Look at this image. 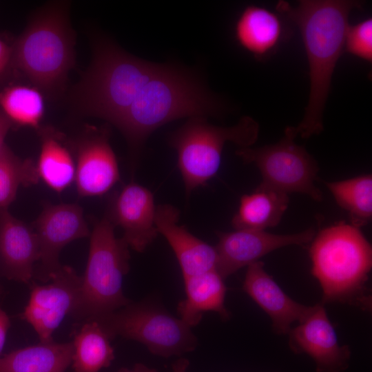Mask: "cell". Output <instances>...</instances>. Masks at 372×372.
I'll return each mask as SVG.
<instances>
[{
	"label": "cell",
	"instance_id": "obj_19",
	"mask_svg": "<svg viewBox=\"0 0 372 372\" xmlns=\"http://www.w3.org/2000/svg\"><path fill=\"white\" fill-rule=\"evenodd\" d=\"M40 153L37 169L39 179L56 192L67 189L75 178L76 163L70 141L50 125L37 130Z\"/></svg>",
	"mask_w": 372,
	"mask_h": 372
},
{
	"label": "cell",
	"instance_id": "obj_3",
	"mask_svg": "<svg viewBox=\"0 0 372 372\" xmlns=\"http://www.w3.org/2000/svg\"><path fill=\"white\" fill-rule=\"evenodd\" d=\"M223 112V103L196 73L162 64L116 128L136 166L146 140L158 128L182 118L219 116Z\"/></svg>",
	"mask_w": 372,
	"mask_h": 372
},
{
	"label": "cell",
	"instance_id": "obj_26",
	"mask_svg": "<svg viewBox=\"0 0 372 372\" xmlns=\"http://www.w3.org/2000/svg\"><path fill=\"white\" fill-rule=\"evenodd\" d=\"M43 96L32 85H8L0 91V111L12 125L37 130L44 114Z\"/></svg>",
	"mask_w": 372,
	"mask_h": 372
},
{
	"label": "cell",
	"instance_id": "obj_6",
	"mask_svg": "<svg viewBox=\"0 0 372 372\" xmlns=\"http://www.w3.org/2000/svg\"><path fill=\"white\" fill-rule=\"evenodd\" d=\"M115 226L105 216L90 233L86 268L76 309L72 317L80 322L115 311L130 302L123 291V280L130 269L129 246L116 237Z\"/></svg>",
	"mask_w": 372,
	"mask_h": 372
},
{
	"label": "cell",
	"instance_id": "obj_16",
	"mask_svg": "<svg viewBox=\"0 0 372 372\" xmlns=\"http://www.w3.org/2000/svg\"><path fill=\"white\" fill-rule=\"evenodd\" d=\"M39 258V243L33 227L0 209V271L9 280L30 283Z\"/></svg>",
	"mask_w": 372,
	"mask_h": 372
},
{
	"label": "cell",
	"instance_id": "obj_32",
	"mask_svg": "<svg viewBox=\"0 0 372 372\" xmlns=\"http://www.w3.org/2000/svg\"><path fill=\"white\" fill-rule=\"evenodd\" d=\"M117 372H157L155 369L149 368L143 364H136L131 369L122 368Z\"/></svg>",
	"mask_w": 372,
	"mask_h": 372
},
{
	"label": "cell",
	"instance_id": "obj_28",
	"mask_svg": "<svg viewBox=\"0 0 372 372\" xmlns=\"http://www.w3.org/2000/svg\"><path fill=\"white\" fill-rule=\"evenodd\" d=\"M344 49L366 61H372V20L366 19L349 25L344 39Z\"/></svg>",
	"mask_w": 372,
	"mask_h": 372
},
{
	"label": "cell",
	"instance_id": "obj_14",
	"mask_svg": "<svg viewBox=\"0 0 372 372\" xmlns=\"http://www.w3.org/2000/svg\"><path fill=\"white\" fill-rule=\"evenodd\" d=\"M155 212L152 192L132 182L111 198L105 215L115 227L123 229L122 238L129 247L141 253L158 234Z\"/></svg>",
	"mask_w": 372,
	"mask_h": 372
},
{
	"label": "cell",
	"instance_id": "obj_27",
	"mask_svg": "<svg viewBox=\"0 0 372 372\" xmlns=\"http://www.w3.org/2000/svg\"><path fill=\"white\" fill-rule=\"evenodd\" d=\"M39 180L36 163L20 158L6 145L0 154V209L8 207L21 186L35 185Z\"/></svg>",
	"mask_w": 372,
	"mask_h": 372
},
{
	"label": "cell",
	"instance_id": "obj_1",
	"mask_svg": "<svg viewBox=\"0 0 372 372\" xmlns=\"http://www.w3.org/2000/svg\"><path fill=\"white\" fill-rule=\"evenodd\" d=\"M361 3L349 0H302L298 6L280 1L276 10L298 28L309 65V94L298 135L309 138L323 130V113L336 63L344 48L351 11Z\"/></svg>",
	"mask_w": 372,
	"mask_h": 372
},
{
	"label": "cell",
	"instance_id": "obj_18",
	"mask_svg": "<svg viewBox=\"0 0 372 372\" xmlns=\"http://www.w3.org/2000/svg\"><path fill=\"white\" fill-rule=\"evenodd\" d=\"M242 289L269 316L274 331L280 334L289 333L291 324L300 322L311 308L287 295L267 273L261 261L247 266Z\"/></svg>",
	"mask_w": 372,
	"mask_h": 372
},
{
	"label": "cell",
	"instance_id": "obj_17",
	"mask_svg": "<svg viewBox=\"0 0 372 372\" xmlns=\"http://www.w3.org/2000/svg\"><path fill=\"white\" fill-rule=\"evenodd\" d=\"M180 212L174 206H156L155 225L174 252L183 278L216 270V248L178 225Z\"/></svg>",
	"mask_w": 372,
	"mask_h": 372
},
{
	"label": "cell",
	"instance_id": "obj_30",
	"mask_svg": "<svg viewBox=\"0 0 372 372\" xmlns=\"http://www.w3.org/2000/svg\"><path fill=\"white\" fill-rule=\"evenodd\" d=\"M10 327V320L8 316L0 308V358Z\"/></svg>",
	"mask_w": 372,
	"mask_h": 372
},
{
	"label": "cell",
	"instance_id": "obj_24",
	"mask_svg": "<svg viewBox=\"0 0 372 372\" xmlns=\"http://www.w3.org/2000/svg\"><path fill=\"white\" fill-rule=\"evenodd\" d=\"M81 324L72 342V372H100L114 359L111 339L94 320L82 321Z\"/></svg>",
	"mask_w": 372,
	"mask_h": 372
},
{
	"label": "cell",
	"instance_id": "obj_11",
	"mask_svg": "<svg viewBox=\"0 0 372 372\" xmlns=\"http://www.w3.org/2000/svg\"><path fill=\"white\" fill-rule=\"evenodd\" d=\"M81 276L62 265L45 285L35 282L22 318L37 333L40 342L53 340L52 335L66 316L73 314L79 299Z\"/></svg>",
	"mask_w": 372,
	"mask_h": 372
},
{
	"label": "cell",
	"instance_id": "obj_13",
	"mask_svg": "<svg viewBox=\"0 0 372 372\" xmlns=\"http://www.w3.org/2000/svg\"><path fill=\"white\" fill-rule=\"evenodd\" d=\"M316 234L313 227L292 234H274L265 230L250 229L219 232L218 242L215 247L216 271L225 279L276 249L307 244Z\"/></svg>",
	"mask_w": 372,
	"mask_h": 372
},
{
	"label": "cell",
	"instance_id": "obj_33",
	"mask_svg": "<svg viewBox=\"0 0 372 372\" xmlns=\"http://www.w3.org/2000/svg\"><path fill=\"white\" fill-rule=\"evenodd\" d=\"M189 362L185 358H179L172 365V372H187Z\"/></svg>",
	"mask_w": 372,
	"mask_h": 372
},
{
	"label": "cell",
	"instance_id": "obj_21",
	"mask_svg": "<svg viewBox=\"0 0 372 372\" xmlns=\"http://www.w3.org/2000/svg\"><path fill=\"white\" fill-rule=\"evenodd\" d=\"M282 32L281 20L276 13L254 5L243 10L234 27L238 43L257 58L274 51L281 41Z\"/></svg>",
	"mask_w": 372,
	"mask_h": 372
},
{
	"label": "cell",
	"instance_id": "obj_31",
	"mask_svg": "<svg viewBox=\"0 0 372 372\" xmlns=\"http://www.w3.org/2000/svg\"><path fill=\"white\" fill-rule=\"evenodd\" d=\"M12 126L10 121L0 111V154L6 145L5 139Z\"/></svg>",
	"mask_w": 372,
	"mask_h": 372
},
{
	"label": "cell",
	"instance_id": "obj_7",
	"mask_svg": "<svg viewBox=\"0 0 372 372\" xmlns=\"http://www.w3.org/2000/svg\"><path fill=\"white\" fill-rule=\"evenodd\" d=\"M258 133L259 124L249 116L242 117L229 127L211 125L203 116L188 118L169 138V145L177 152L187 196L216 175L227 142L239 148L250 147Z\"/></svg>",
	"mask_w": 372,
	"mask_h": 372
},
{
	"label": "cell",
	"instance_id": "obj_9",
	"mask_svg": "<svg viewBox=\"0 0 372 372\" xmlns=\"http://www.w3.org/2000/svg\"><path fill=\"white\" fill-rule=\"evenodd\" d=\"M298 134L288 126L278 143L260 147L239 148L236 154L245 163L254 164L262 176L260 185L285 194L297 192L320 202L322 194L316 186L319 167L313 156L296 144Z\"/></svg>",
	"mask_w": 372,
	"mask_h": 372
},
{
	"label": "cell",
	"instance_id": "obj_25",
	"mask_svg": "<svg viewBox=\"0 0 372 372\" xmlns=\"http://www.w3.org/2000/svg\"><path fill=\"white\" fill-rule=\"evenodd\" d=\"M338 205L348 214L351 225L360 228L372 218V176L361 175L340 181L326 182Z\"/></svg>",
	"mask_w": 372,
	"mask_h": 372
},
{
	"label": "cell",
	"instance_id": "obj_4",
	"mask_svg": "<svg viewBox=\"0 0 372 372\" xmlns=\"http://www.w3.org/2000/svg\"><path fill=\"white\" fill-rule=\"evenodd\" d=\"M75 37L70 3H47L31 15L12 45L13 69L43 96L50 99L61 96L75 65Z\"/></svg>",
	"mask_w": 372,
	"mask_h": 372
},
{
	"label": "cell",
	"instance_id": "obj_22",
	"mask_svg": "<svg viewBox=\"0 0 372 372\" xmlns=\"http://www.w3.org/2000/svg\"><path fill=\"white\" fill-rule=\"evenodd\" d=\"M289 203L287 194L259 185L251 194L242 196L231 225L235 230H265L275 227Z\"/></svg>",
	"mask_w": 372,
	"mask_h": 372
},
{
	"label": "cell",
	"instance_id": "obj_5",
	"mask_svg": "<svg viewBox=\"0 0 372 372\" xmlns=\"http://www.w3.org/2000/svg\"><path fill=\"white\" fill-rule=\"evenodd\" d=\"M311 242V272L321 286L324 302L369 307L364 290L372 248L360 229L340 221L320 230Z\"/></svg>",
	"mask_w": 372,
	"mask_h": 372
},
{
	"label": "cell",
	"instance_id": "obj_15",
	"mask_svg": "<svg viewBox=\"0 0 372 372\" xmlns=\"http://www.w3.org/2000/svg\"><path fill=\"white\" fill-rule=\"evenodd\" d=\"M292 349L313 359L321 372L339 371L349 358L348 347L340 346L335 329L321 304L311 307L299 325L289 332Z\"/></svg>",
	"mask_w": 372,
	"mask_h": 372
},
{
	"label": "cell",
	"instance_id": "obj_29",
	"mask_svg": "<svg viewBox=\"0 0 372 372\" xmlns=\"http://www.w3.org/2000/svg\"><path fill=\"white\" fill-rule=\"evenodd\" d=\"M12 66V46L0 38V79Z\"/></svg>",
	"mask_w": 372,
	"mask_h": 372
},
{
	"label": "cell",
	"instance_id": "obj_8",
	"mask_svg": "<svg viewBox=\"0 0 372 372\" xmlns=\"http://www.w3.org/2000/svg\"><path fill=\"white\" fill-rule=\"evenodd\" d=\"M92 320L111 340L121 336L139 342L152 353L164 358L182 355L197 346V338L191 327L165 309L147 301L130 302L115 311Z\"/></svg>",
	"mask_w": 372,
	"mask_h": 372
},
{
	"label": "cell",
	"instance_id": "obj_2",
	"mask_svg": "<svg viewBox=\"0 0 372 372\" xmlns=\"http://www.w3.org/2000/svg\"><path fill=\"white\" fill-rule=\"evenodd\" d=\"M92 37L91 63L70 92L69 105L116 127L161 64L127 52L106 36Z\"/></svg>",
	"mask_w": 372,
	"mask_h": 372
},
{
	"label": "cell",
	"instance_id": "obj_23",
	"mask_svg": "<svg viewBox=\"0 0 372 372\" xmlns=\"http://www.w3.org/2000/svg\"><path fill=\"white\" fill-rule=\"evenodd\" d=\"M72 354V342H40L4 355L0 372H65Z\"/></svg>",
	"mask_w": 372,
	"mask_h": 372
},
{
	"label": "cell",
	"instance_id": "obj_12",
	"mask_svg": "<svg viewBox=\"0 0 372 372\" xmlns=\"http://www.w3.org/2000/svg\"><path fill=\"white\" fill-rule=\"evenodd\" d=\"M110 135L106 127L87 125L70 141L76 163L74 182L82 197L103 195L119 180V168Z\"/></svg>",
	"mask_w": 372,
	"mask_h": 372
},
{
	"label": "cell",
	"instance_id": "obj_10",
	"mask_svg": "<svg viewBox=\"0 0 372 372\" xmlns=\"http://www.w3.org/2000/svg\"><path fill=\"white\" fill-rule=\"evenodd\" d=\"M39 258L33 278L49 282L61 267L59 254L70 242L90 236L81 207L74 203L46 205L33 224Z\"/></svg>",
	"mask_w": 372,
	"mask_h": 372
},
{
	"label": "cell",
	"instance_id": "obj_20",
	"mask_svg": "<svg viewBox=\"0 0 372 372\" xmlns=\"http://www.w3.org/2000/svg\"><path fill=\"white\" fill-rule=\"evenodd\" d=\"M185 298L177 307L180 318L187 326L198 324L207 311L218 313L223 319L229 313L225 306L227 291L223 278L216 270L183 278Z\"/></svg>",
	"mask_w": 372,
	"mask_h": 372
}]
</instances>
